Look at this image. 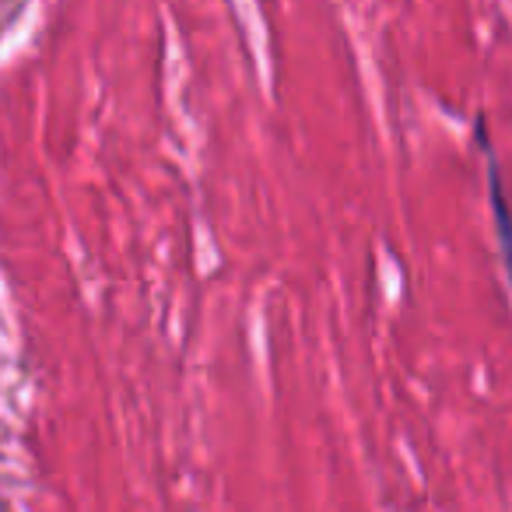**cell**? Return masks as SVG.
I'll return each instance as SVG.
<instances>
[{
	"label": "cell",
	"mask_w": 512,
	"mask_h": 512,
	"mask_svg": "<svg viewBox=\"0 0 512 512\" xmlns=\"http://www.w3.org/2000/svg\"><path fill=\"white\" fill-rule=\"evenodd\" d=\"M488 183H491V204H495L498 214V232H502V246L509 249V260H512V218L505 214V200H502V179H498V162L488 155Z\"/></svg>",
	"instance_id": "6da1fadb"
}]
</instances>
